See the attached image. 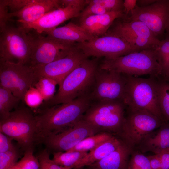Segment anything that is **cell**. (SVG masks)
I'll list each match as a JSON object with an SVG mask.
<instances>
[{
    "label": "cell",
    "instance_id": "7bdbcfd3",
    "mask_svg": "<svg viewBox=\"0 0 169 169\" xmlns=\"http://www.w3.org/2000/svg\"><path fill=\"white\" fill-rule=\"evenodd\" d=\"M156 0H137L136 4L139 7H146L150 5L156 1Z\"/></svg>",
    "mask_w": 169,
    "mask_h": 169
},
{
    "label": "cell",
    "instance_id": "8992f818",
    "mask_svg": "<svg viewBox=\"0 0 169 169\" xmlns=\"http://www.w3.org/2000/svg\"><path fill=\"white\" fill-rule=\"evenodd\" d=\"M126 114L116 136L133 151L146 136L159 128L165 122L143 109L126 107Z\"/></svg>",
    "mask_w": 169,
    "mask_h": 169
},
{
    "label": "cell",
    "instance_id": "6da1fadb",
    "mask_svg": "<svg viewBox=\"0 0 169 169\" xmlns=\"http://www.w3.org/2000/svg\"><path fill=\"white\" fill-rule=\"evenodd\" d=\"M90 93L69 102L40 109L35 117L39 141L60 132L83 118L92 103Z\"/></svg>",
    "mask_w": 169,
    "mask_h": 169
},
{
    "label": "cell",
    "instance_id": "ee69618b",
    "mask_svg": "<svg viewBox=\"0 0 169 169\" xmlns=\"http://www.w3.org/2000/svg\"><path fill=\"white\" fill-rule=\"evenodd\" d=\"M165 31H166L167 35H169V13L166 22Z\"/></svg>",
    "mask_w": 169,
    "mask_h": 169
},
{
    "label": "cell",
    "instance_id": "9c48e42d",
    "mask_svg": "<svg viewBox=\"0 0 169 169\" xmlns=\"http://www.w3.org/2000/svg\"><path fill=\"white\" fill-rule=\"evenodd\" d=\"M106 33L122 38L140 51L156 49L161 42L144 23L128 18L116 19Z\"/></svg>",
    "mask_w": 169,
    "mask_h": 169
},
{
    "label": "cell",
    "instance_id": "74e56055",
    "mask_svg": "<svg viewBox=\"0 0 169 169\" xmlns=\"http://www.w3.org/2000/svg\"><path fill=\"white\" fill-rule=\"evenodd\" d=\"M33 0H5L9 13L18 11L32 3Z\"/></svg>",
    "mask_w": 169,
    "mask_h": 169
},
{
    "label": "cell",
    "instance_id": "7402d4cb",
    "mask_svg": "<svg viewBox=\"0 0 169 169\" xmlns=\"http://www.w3.org/2000/svg\"><path fill=\"white\" fill-rule=\"evenodd\" d=\"M132 151L122 141L115 151L98 161L86 166V169H128Z\"/></svg>",
    "mask_w": 169,
    "mask_h": 169
},
{
    "label": "cell",
    "instance_id": "8d00e7d4",
    "mask_svg": "<svg viewBox=\"0 0 169 169\" xmlns=\"http://www.w3.org/2000/svg\"><path fill=\"white\" fill-rule=\"evenodd\" d=\"M5 0H0V32L5 28L10 18Z\"/></svg>",
    "mask_w": 169,
    "mask_h": 169
},
{
    "label": "cell",
    "instance_id": "4fadbf2b",
    "mask_svg": "<svg viewBox=\"0 0 169 169\" xmlns=\"http://www.w3.org/2000/svg\"><path fill=\"white\" fill-rule=\"evenodd\" d=\"M101 132L95 126L83 118L73 126L57 134L42 139L49 152H66L85 138Z\"/></svg>",
    "mask_w": 169,
    "mask_h": 169
},
{
    "label": "cell",
    "instance_id": "7dc6e473",
    "mask_svg": "<svg viewBox=\"0 0 169 169\" xmlns=\"http://www.w3.org/2000/svg\"><path fill=\"white\" fill-rule=\"evenodd\" d=\"M169 76V75L168 76Z\"/></svg>",
    "mask_w": 169,
    "mask_h": 169
},
{
    "label": "cell",
    "instance_id": "60d3db41",
    "mask_svg": "<svg viewBox=\"0 0 169 169\" xmlns=\"http://www.w3.org/2000/svg\"><path fill=\"white\" fill-rule=\"evenodd\" d=\"M150 162L151 169H161V160L159 154L147 156Z\"/></svg>",
    "mask_w": 169,
    "mask_h": 169
},
{
    "label": "cell",
    "instance_id": "e575fe53",
    "mask_svg": "<svg viewBox=\"0 0 169 169\" xmlns=\"http://www.w3.org/2000/svg\"><path fill=\"white\" fill-rule=\"evenodd\" d=\"M90 3L100 5L108 12L124 10V0H87Z\"/></svg>",
    "mask_w": 169,
    "mask_h": 169
},
{
    "label": "cell",
    "instance_id": "5bb4252c",
    "mask_svg": "<svg viewBox=\"0 0 169 169\" xmlns=\"http://www.w3.org/2000/svg\"><path fill=\"white\" fill-rule=\"evenodd\" d=\"M126 79V74L99 67L90 94L93 101L110 100L124 101Z\"/></svg>",
    "mask_w": 169,
    "mask_h": 169
},
{
    "label": "cell",
    "instance_id": "f35d334b",
    "mask_svg": "<svg viewBox=\"0 0 169 169\" xmlns=\"http://www.w3.org/2000/svg\"><path fill=\"white\" fill-rule=\"evenodd\" d=\"M13 140L11 137L0 132V153L7 152L15 147L12 143Z\"/></svg>",
    "mask_w": 169,
    "mask_h": 169
},
{
    "label": "cell",
    "instance_id": "277c9868",
    "mask_svg": "<svg viewBox=\"0 0 169 169\" xmlns=\"http://www.w3.org/2000/svg\"><path fill=\"white\" fill-rule=\"evenodd\" d=\"M0 132L16 141L24 152L33 151L39 143L35 115L28 107H18L7 117L0 119Z\"/></svg>",
    "mask_w": 169,
    "mask_h": 169
},
{
    "label": "cell",
    "instance_id": "44dd1931",
    "mask_svg": "<svg viewBox=\"0 0 169 169\" xmlns=\"http://www.w3.org/2000/svg\"><path fill=\"white\" fill-rule=\"evenodd\" d=\"M44 33L55 40L72 44L83 42L94 38L79 25L72 22L63 26L56 28Z\"/></svg>",
    "mask_w": 169,
    "mask_h": 169
},
{
    "label": "cell",
    "instance_id": "30bf717a",
    "mask_svg": "<svg viewBox=\"0 0 169 169\" xmlns=\"http://www.w3.org/2000/svg\"><path fill=\"white\" fill-rule=\"evenodd\" d=\"M33 68L28 64L0 61V86L24 102L29 88L38 80Z\"/></svg>",
    "mask_w": 169,
    "mask_h": 169
},
{
    "label": "cell",
    "instance_id": "f6af8a7d",
    "mask_svg": "<svg viewBox=\"0 0 169 169\" xmlns=\"http://www.w3.org/2000/svg\"><path fill=\"white\" fill-rule=\"evenodd\" d=\"M8 169H21L16 164L11 166Z\"/></svg>",
    "mask_w": 169,
    "mask_h": 169
},
{
    "label": "cell",
    "instance_id": "83f0119b",
    "mask_svg": "<svg viewBox=\"0 0 169 169\" xmlns=\"http://www.w3.org/2000/svg\"><path fill=\"white\" fill-rule=\"evenodd\" d=\"M157 52L158 62L162 70L161 79L165 81L169 75V35L161 40Z\"/></svg>",
    "mask_w": 169,
    "mask_h": 169
},
{
    "label": "cell",
    "instance_id": "bcb514c9",
    "mask_svg": "<svg viewBox=\"0 0 169 169\" xmlns=\"http://www.w3.org/2000/svg\"><path fill=\"white\" fill-rule=\"evenodd\" d=\"M166 81H167V82H169V76H168L167 79H166Z\"/></svg>",
    "mask_w": 169,
    "mask_h": 169
},
{
    "label": "cell",
    "instance_id": "603a6c76",
    "mask_svg": "<svg viewBox=\"0 0 169 169\" xmlns=\"http://www.w3.org/2000/svg\"><path fill=\"white\" fill-rule=\"evenodd\" d=\"M122 141L115 135L90 151L79 161L73 169H81L98 161L115 151Z\"/></svg>",
    "mask_w": 169,
    "mask_h": 169
},
{
    "label": "cell",
    "instance_id": "b9f144b4",
    "mask_svg": "<svg viewBox=\"0 0 169 169\" xmlns=\"http://www.w3.org/2000/svg\"><path fill=\"white\" fill-rule=\"evenodd\" d=\"M136 0H124L123 6L124 11L126 18L128 17V14L135 8L137 3Z\"/></svg>",
    "mask_w": 169,
    "mask_h": 169
},
{
    "label": "cell",
    "instance_id": "ba28073f",
    "mask_svg": "<svg viewBox=\"0 0 169 169\" xmlns=\"http://www.w3.org/2000/svg\"><path fill=\"white\" fill-rule=\"evenodd\" d=\"M23 28L30 46L29 65L32 67L44 65L63 58L76 48V44L61 42L47 35L42 36L32 29Z\"/></svg>",
    "mask_w": 169,
    "mask_h": 169
},
{
    "label": "cell",
    "instance_id": "ac0fdd59",
    "mask_svg": "<svg viewBox=\"0 0 169 169\" xmlns=\"http://www.w3.org/2000/svg\"><path fill=\"white\" fill-rule=\"evenodd\" d=\"M61 0H33L32 2L20 10L9 13L10 18H17L21 25L27 24L38 20L46 13L62 6Z\"/></svg>",
    "mask_w": 169,
    "mask_h": 169
},
{
    "label": "cell",
    "instance_id": "7a4b0ae2",
    "mask_svg": "<svg viewBox=\"0 0 169 169\" xmlns=\"http://www.w3.org/2000/svg\"><path fill=\"white\" fill-rule=\"evenodd\" d=\"M99 66L97 59H85L63 79L57 92L51 99L43 102L40 109L67 103L91 93Z\"/></svg>",
    "mask_w": 169,
    "mask_h": 169
},
{
    "label": "cell",
    "instance_id": "d4e9b609",
    "mask_svg": "<svg viewBox=\"0 0 169 169\" xmlns=\"http://www.w3.org/2000/svg\"><path fill=\"white\" fill-rule=\"evenodd\" d=\"M20 101L10 91L0 86V119L7 117Z\"/></svg>",
    "mask_w": 169,
    "mask_h": 169
},
{
    "label": "cell",
    "instance_id": "f546056e",
    "mask_svg": "<svg viewBox=\"0 0 169 169\" xmlns=\"http://www.w3.org/2000/svg\"><path fill=\"white\" fill-rule=\"evenodd\" d=\"M128 169H151L147 156L137 151H133L129 161Z\"/></svg>",
    "mask_w": 169,
    "mask_h": 169
},
{
    "label": "cell",
    "instance_id": "4316f807",
    "mask_svg": "<svg viewBox=\"0 0 169 169\" xmlns=\"http://www.w3.org/2000/svg\"><path fill=\"white\" fill-rule=\"evenodd\" d=\"M158 85L160 108L165 120L169 122V82L158 79Z\"/></svg>",
    "mask_w": 169,
    "mask_h": 169
},
{
    "label": "cell",
    "instance_id": "2e32d148",
    "mask_svg": "<svg viewBox=\"0 0 169 169\" xmlns=\"http://www.w3.org/2000/svg\"><path fill=\"white\" fill-rule=\"evenodd\" d=\"M169 13V0H156L146 7H139L136 4L128 18L143 22L158 39L166 30Z\"/></svg>",
    "mask_w": 169,
    "mask_h": 169
},
{
    "label": "cell",
    "instance_id": "484cf974",
    "mask_svg": "<svg viewBox=\"0 0 169 169\" xmlns=\"http://www.w3.org/2000/svg\"><path fill=\"white\" fill-rule=\"evenodd\" d=\"M88 152L73 151L53 153V160L59 165L73 169L75 164L88 153Z\"/></svg>",
    "mask_w": 169,
    "mask_h": 169
},
{
    "label": "cell",
    "instance_id": "836d02e7",
    "mask_svg": "<svg viewBox=\"0 0 169 169\" xmlns=\"http://www.w3.org/2000/svg\"><path fill=\"white\" fill-rule=\"evenodd\" d=\"M49 152L45 148L39 153L37 156L39 169H72L60 166L50 159Z\"/></svg>",
    "mask_w": 169,
    "mask_h": 169
},
{
    "label": "cell",
    "instance_id": "7c38bea8",
    "mask_svg": "<svg viewBox=\"0 0 169 169\" xmlns=\"http://www.w3.org/2000/svg\"><path fill=\"white\" fill-rule=\"evenodd\" d=\"M75 45L87 58L104 57L110 59L140 51L122 38L108 33L76 43Z\"/></svg>",
    "mask_w": 169,
    "mask_h": 169
},
{
    "label": "cell",
    "instance_id": "d6a6232c",
    "mask_svg": "<svg viewBox=\"0 0 169 169\" xmlns=\"http://www.w3.org/2000/svg\"><path fill=\"white\" fill-rule=\"evenodd\" d=\"M44 101L39 91L34 87L31 86L26 93L24 102L30 107L36 108L40 106Z\"/></svg>",
    "mask_w": 169,
    "mask_h": 169
},
{
    "label": "cell",
    "instance_id": "5b68a950",
    "mask_svg": "<svg viewBox=\"0 0 169 169\" xmlns=\"http://www.w3.org/2000/svg\"><path fill=\"white\" fill-rule=\"evenodd\" d=\"M124 102L126 107L146 110L166 121L158 103V79L127 75Z\"/></svg>",
    "mask_w": 169,
    "mask_h": 169
},
{
    "label": "cell",
    "instance_id": "4dcf8cb0",
    "mask_svg": "<svg viewBox=\"0 0 169 169\" xmlns=\"http://www.w3.org/2000/svg\"><path fill=\"white\" fill-rule=\"evenodd\" d=\"M20 157L19 150L15 146L9 151L0 153V169H8L13 166Z\"/></svg>",
    "mask_w": 169,
    "mask_h": 169
},
{
    "label": "cell",
    "instance_id": "cb8c5ba5",
    "mask_svg": "<svg viewBox=\"0 0 169 169\" xmlns=\"http://www.w3.org/2000/svg\"><path fill=\"white\" fill-rule=\"evenodd\" d=\"M114 135L111 133L106 132H99L83 139L67 152L90 151L108 140Z\"/></svg>",
    "mask_w": 169,
    "mask_h": 169
},
{
    "label": "cell",
    "instance_id": "ab89813d",
    "mask_svg": "<svg viewBox=\"0 0 169 169\" xmlns=\"http://www.w3.org/2000/svg\"><path fill=\"white\" fill-rule=\"evenodd\" d=\"M159 154L161 160V169H169V149Z\"/></svg>",
    "mask_w": 169,
    "mask_h": 169
},
{
    "label": "cell",
    "instance_id": "8fae6325",
    "mask_svg": "<svg viewBox=\"0 0 169 169\" xmlns=\"http://www.w3.org/2000/svg\"><path fill=\"white\" fill-rule=\"evenodd\" d=\"M30 46L25 30L7 23L0 35V61L29 64Z\"/></svg>",
    "mask_w": 169,
    "mask_h": 169
},
{
    "label": "cell",
    "instance_id": "3957f363",
    "mask_svg": "<svg viewBox=\"0 0 169 169\" xmlns=\"http://www.w3.org/2000/svg\"><path fill=\"white\" fill-rule=\"evenodd\" d=\"M99 67L135 77L147 75L161 79L162 76L157 49L134 52L113 59L105 58Z\"/></svg>",
    "mask_w": 169,
    "mask_h": 169
},
{
    "label": "cell",
    "instance_id": "e0dca14e",
    "mask_svg": "<svg viewBox=\"0 0 169 169\" xmlns=\"http://www.w3.org/2000/svg\"><path fill=\"white\" fill-rule=\"evenodd\" d=\"M88 59L82 51L76 48L66 56L46 64L33 67L38 78H51L59 85L69 73Z\"/></svg>",
    "mask_w": 169,
    "mask_h": 169
},
{
    "label": "cell",
    "instance_id": "52a82bcc",
    "mask_svg": "<svg viewBox=\"0 0 169 169\" xmlns=\"http://www.w3.org/2000/svg\"><path fill=\"white\" fill-rule=\"evenodd\" d=\"M126 106L123 101L110 100L92 101L83 119L101 132L116 136L125 119Z\"/></svg>",
    "mask_w": 169,
    "mask_h": 169
},
{
    "label": "cell",
    "instance_id": "1f68e13d",
    "mask_svg": "<svg viewBox=\"0 0 169 169\" xmlns=\"http://www.w3.org/2000/svg\"><path fill=\"white\" fill-rule=\"evenodd\" d=\"M33 150H28L24 152V156L16 163L21 169H39L37 157L33 155Z\"/></svg>",
    "mask_w": 169,
    "mask_h": 169
},
{
    "label": "cell",
    "instance_id": "f1b7e54d",
    "mask_svg": "<svg viewBox=\"0 0 169 169\" xmlns=\"http://www.w3.org/2000/svg\"><path fill=\"white\" fill-rule=\"evenodd\" d=\"M57 84H58L57 82L54 79L43 77L38 80L34 86L40 92L44 101H45L49 100L54 95Z\"/></svg>",
    "mask_w": 169,
    "mask_h": 169
},
{
    "label": "cell",
    "instance_id": "d590c367",
    "mask_svg": "<svg viewBox=\"0 0 169 169\" xmlns=\"http://www.w3.org/2000/svg\"><path fill=\"white\" fill-rule=\"evenodd\" d=\"M86 1L87 6L83 9L78 16L80 21L89 16L108 12L100 6L89 3L87 0Z\"/></svg>",
    "mask_w": 169,
    "mask_h": 169
},
{
    "label": "cell",
    "instance_id": "d6986e66",
    "mask_svg": "<svg viewBox=\"0 0 169 169\" xmlns=\"http://www.w3.org/2000/svg\"><path fill=\"white\" fill-rule=\"evenodd\" d=\"M126 18L124 10L110 12L88 17L80 21V26L94 38L105 35L117 18Z\"/></svg>",
    "mask_w": 169,
    "mask_h": 169
},
{
    "label": "cell",
    "instance_id": "ffe728a7",
    "mask_svg": "<svg viewBox=\"0 0 169 169\" xmlns=\"http://www.w3.org/2000/svg\"><path fill=\"white\" fill-rule=\"evenodd\" d=\"M169 149V122H164L158 129L146 136L134 151L155 154Z\"/></svg>",
    "mask_w": 169,
    "mask_h": 169
},
{
    "label": "cell",
    "instance_id": "9a60e30c",
    "mask_svg": "<svg viewBox=\"0 0 169 169\" xmlns=\"http://www.w3.org/2000/svg\"><path fill=\"white\" fill-rule=\"evenodd\" d=\"M62 2L64 6L46 13L33 23L20 27L32 29L41 34L57 28L66 21L78 17L86 4L80 0H62Z\"/></svg>",
    "mask_w": 169,
    "mask_h": 169
}]
</instances>
